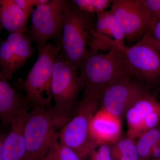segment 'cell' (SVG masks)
Wrapping results in <instances>:
<instances>
[{"mask_svg": "<svg viewBox=\"0 0 160 160\" xmlns=\"http://www.w3.org/2000/svg\"><path fill=\"white\" fill-rule=\"evenodd\" d=\"M88 160H113L112 157L110 145L101 144L92 149L89 155Z\"/></svg>", "mask_w": 160, "mask_h": 160, "instance_id": "23", "label": "cell"}, {"mask_svg": "<svg viewBox=\"0 0 160 160\" xmlns=\"http://www.w3.org/2000/svg\"><path fill=\"white\" fill-rule=\"evenodd\" d=\"M73 2L80 10L88 13L97 14L105 11L111 5L110 0H74Z\"/></svg>", "mask_w": 160, "mask_h": 160, "instance_id": "22", "label": "cell"}, {"mask_svg": "<svg viewBox=\"0 0 160 160\" xmlns=\"http://www.w3.org/2000/svg\"><path fill=\"white\" fill-rule=\"evenodd\" d=\"M110 145L113 160H141L136 145V140L127 136L121 138Z\"/></svg>", "mask_w": 160, "mask_h": 160, "instance_id": "18", "label": "cell"}, {"mask_svg": "<svg viewBox=\"0 0 160 160\" xmlns=\"http://www.w3.org/2000/svg\"><path fill=\"white\" fill-rule=\"evenodd\" d=\"M84 90L102 94L106 87L122 78L131 77L128 61L122 49H111L106 54L90 48L80 64Z\"/></svg>", "mask_w": 160, "mask_h": 160, "instance_id": "2", "label": "cell"}, {"mask_svg": "<svg viewBox=\"0 0 160 160\" xmlns=\"http://www.w3.org/2000/svg\"><path fill=\"white\" fill-rule=\"evenodd\" d=\"M28 18L13 0L0 1L1 30L6 29L9 33L18 32H28Z\"/></svg>", "mask_w": 160, "mask_h": 160, "instance_id": "16", "label": "cell"}, {"mask_svg": "<svg viewBox=\"0 0 160 160\" xmlns=\"http://www.w3.org/2000/svg\"><path fill=\"white\" fill-rule=\"evenodd\" d=\"M110 10L128 41L145 35L151 16L142 0H114Z\"/></svg>", "mask_w": 160, "mask_h": 160, "instance_id": "9", "label": "cell"}, {"mask_svg": "<svg viewBox=\"0 0 160 160\" xmlns=\"http://www.w3.org/2000/svg\"><path fill=\"white\" fill-rule=\"evenodd\" d=\"M148 92L145 86L134 78H122L104 89L100 99V109L122 120L131 106Z\"/></svg>", "mask_w": 160, "mask_h": 160, "instance_id": "8", "label": "cell"}, {"mask_svg": "<svg viewBox=\"0 0 160 160\" xmlns=\"http://www.w3.org/2000/svg\"><path fill=\"white\" fill-rule=\"evenodd\" d=\"M30 106L24 107L11 123L9 134H1L0 152L4 160H26L24 127Z\"/></svg>", "mask_w": 160, "mask_h": 160, "instance_id": "13", "label": "cell"}, {"mask_svg": "<svg viewBox=\"0 0 160 160\" xmlns=\"http://www.w3.org/2000/svg\"><path fill=\"white\" fill-rule=\"evenodd\" d=\"M122 119L100 109L91 121L90 132L97 145H111L122 137Z\"/></svg>", "mask_w": 160, "mask_h": 160, "instance_id": "14", "label": "cell"}, {"mask_svg": "<svg viewBox=\"0 0 160 160\" xmlns=\"http://www.w3.org/2000/svg\"><path fill=\"white\" fill-rule=\"evenodd\" d=\"M125 116L128 126L126 136L136 140L159 125L160 102L148 92L131 106Z\"/></svg>", "mask_w": 160, "mask_h": 160, "instance_id": "12", "label": "cell"}, {"mask_svg": "<svg viewBox=\"0 0 160 160\" xmlns=\"http://www.w3.org/2000/svg\"><path fill=\"white\" fill-rule=\"evenodd\" d=\"M24 32L9 33L0 47V76L11 79L34 52L32 41Z\"/></svg>", "mask_w": 160, "mask_h": 160, "instance_id": "11", "label": "cell"}, {"mask_svg": "<svg viewBox=\"0 0 160 160\" xmlns=\"http://www.w3.org/2000/svg\"><path fill=\"white\" fill-rule=\"evenodd\" d=\"M6 79L0 76V117L3 125H11L22 109L30 106L26 101L10 86Z\"/></svg>", "mask_w": 160, "mask_h": 160, "instance_id": "15", "label": "cell"}, {"mask_svg": "<svg viewBox=\"0 0 160 160\" xmlns=\"http://www.w3.org/2000/svg\"><path fill=\"white\" fill-rule=\"evenodd\" d=\"M66 3L65 0H49L33 10L31 28L27 36L36 44L38 52L49 40L56 38L60 42L62 41Z\"/></svg>", "mask_w": 160, "mask_h": 160, "instance_id": "7", "label": "cell"}, {"mask_svg": "<svg viewBox=\"0 0 160 160\" xmlns=\"http://www.w3.org/2000/svg\"><path fill=\"white\" fill-rule=\"evenodd\" d=\"M140 41L160 52V19L151 18L146 33Z\"/></svg>", "mask_w": 160, "mask_h": 160, "instance_id": "21", "label": "cell"}, {"mask_svg": "<svg viewBox=\"0 0 160 160\" xmlns=\"http://www.w3.org/2000/svg\"><path fill=\"white\" fill-rule=\"evenodd\" d=\"M151 18L160 19V0H142Z\"/></svg>", "mask_w": 160, "mask_h": 160, "instance_id": "24", "label": "cell"}, {"mask_svg": "<svg viewBox=\"0 0 160 160\" xmlns=\"http://www.w3.org/2000/svg\"><path fill=\"white\" fill-rule=\"evenodd\" d=\"M61 52L60 43L46 44L39 53L38 58L20 88L26 92L29 105L51 109L52 69L57 56Z\"/></svg>", "mask_w": 160, "mask_h": 160, "instance_id": "5", "label": "cell"}, {"mask_svg": "<svg viewBox=\"0 0 160 160\" xmlns=\"http://www.w3.org/2000/svg\"><path fill=\"white\" fill-rule=\"evenodd\" d=\"M82 11L72 1H66L60 42L61 52L77 69L85 57L93 38L97 15Z\"/></svg>", "mask_w": 160, "mask_h": 160, "instance_id": "3", "label": "cell"}, {"mask_svg": "<svg viewBox=\"0 0 160 160\" xmlns=\"http://www.w3.org/2000/svg\"><path fill=\"white\" fill-rule=\"evenodd\" d=\"M42 160H84L73 149L58 142V132L53 137L48 151Z\"/></svg>", "mask_w": 160, "mask_h": 160, "instance_id": "20", "label": "cell"}, {"mask_svg": "<svg viewBox=\"0 0 160 160\" xmlns=\"http://www.w3.org/2000/svg\"><path fill=\"white\" fill-rule=\"evenodd\" d=\"M94 32L112 40L117 48L125 46V34L111 10L102 12L97 14V21Z\"/></svg>", "mask_w": 160, "mask_h": 160, "instance_id": "17", "label": "cell"}, {"mask_svg": "<svg viewBox=\"0 0 160 160\" xmlns=\"http://www.w3.org/2000/svg\"><path fill=\"white\" fill-rule=\"evenodd\" d=\"M101 95L84 90L75 114L58 132L60 143L84 159L98 146L92 138L90 125L99 106Z\"/></svg>", "mask_w": 160, "mask_h": 160, "instance_id": "4", "label": "cell"}, {"mask_svg": "<svg viewBox=\"0 0 160 160\" xmlns=\"http://www.w3.org/2000/svg\"><path fill=\"white\" fill-rule=\"evenodd\" d=\"M160 142V125L148 130L136 140L138 153L141 160L150 158L152 150Z\"/></svg>", "mask_w": 160, "mask_h": 160, "instance_id": "19", "label": "cell"}, {"mask_svg": "<svg viewBox=\"0 0 160 160\" xmlns=\"http://www.w3.org/2000/svg\"><path fill=\"white\" fill-rule=\"evenodd\" d=\"M125 53L131 77L139 82L151 83L160 78V52L139 42L131 47L121 49Z\"/></svg>", "mask_w": 160, "mask_h": 160, "instance_id": "10", "label": "cell"}, {"mask_svg": "<svg viewBox=\"0 0 160 160\" xmlns=\"http://www.w3.org/2000/svg\"><path fill=\"white\" fill-rule=\"evenodd\" d=\"M30 107L24 127L26 160H42L58 127L48 109L34 105Z\"/></svg>", "mask_w": 160, "mask_h": 160, "instance_id": "6", "label": "cell"}, {"mask_svg": "<svg viewBox=\"0 0 160 160\" xmlns=\"http://www.w3.org/2000/svg\"><path fill=\"white\" fill-rule=\"evenodd\" d=\"M77 69L72 66L61 53L55 60L52 69L51 92L55 104L48 109L58 128L62 129L77 110L78 98L85 84Z\"/></svg>", "mask_w": 160, "mask_h": 160, "instance_id": "1", "label": "cell"}, {"mask_svg": "<svg viewBox=\"0 0 160 160\" xmlns=\"http://www.w3.org/2000/svg\"><path fill=\"white\" fill-rule=\"evenodd\" d=\"M14 2L22 9L28 18L33 12L34 0H13Z\"/></svg>", "mask_w": 160, "mask_h": 160, "instance_id": "25", "label": "cell"}]
</instances>
